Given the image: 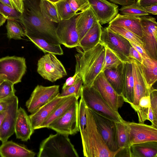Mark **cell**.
Returning <instances> with one entry per match:
<instances>
[{"instance_id": "1", "label": "cell", "mask_w": 157, "mask_h": 157, "mask_svg": "<svg viewBox=\"0 0 157 157\" xmlns=\"http://www.w3.org/2000/svg\"><path fill=\"white\" fill-rule=\"evenodd\" d=\"M24 11L20 21L25 36L43 39L50 43L61 44L54 22L46 19L39 7L40 0H23Z\"/></svg>"}, {"instance_id": "2", "label": "cell", "mask_w": 157, "mask_h": 157, "mask_svg": "<svg viewBox=\"0 0 157 157\" xmlns=\"http://www.w3.org/2000/svg\"><path fill=\"white\" fill-rule=\"evenodd\" d=\"M105 47L100 42L94 48L85 52L78 51L75 73L82 80L83 85L91 86L102 71L105 55Z\"/></svg>"}, {"instance_id": "3", "label": "cell", "mask_w": 157, "mask_h": 157, "mask_svg": "<svg viewBox=\"0 0 157 157\" xmlns=\"http://www.w3.org/2000/svg\"><path fill=\"white\" fill-rule=\"evenodd\" d=\"M86 125L81 136L84 156L86 157H115L124 149L110 151L96 126L90 109L86 106Z\"/></svg>"}, {"instance_id": "4", "label": "cell", "mask_w": 157, "mask_h": 157, "mask_svg": "<svg viewBox=\"0 0 157 157\" xmlns=\"http://www.w3.org/2000/svg\"><path fill=\"white\" fill-rule=\"evenodd\" d=\"M38 157H78L68 135L51 134L41 143Z\"/></svg>"}, {"instance_id": "5", "label": "cell", "mask_w": 157, "mask_h": 157, "mask_svg": "<svg viewBox=\"0 0 157 157\" xmlns=\"http://www.w3.org/2000/svg\"><path fill=\"white\" fill-rule=\"evenodd\" d=\"M80 97L88 108L103 113L115 122L124 120L118 111L113 110L109 106L93 86L83 85Z\"/></svg>"}, {"instance_id": "6", "label": "cell", "mask_w": 157, "mask_h": 157, "mask_svg": "<svg viewBox=\"0 0 157 157\" xmlns=\"http://www.w3.org/2000/svg\"><path fill=\"white\" fill-rule=\"evenodd\" d=\"M100 42L115 54L123 63L131 62L129 50L132 46L129 41L108 27L102 28Z\"/></svg>"}, {"instance_id": "7", "label": "cell", "mask_w": 157, "mask_h": 157, "mask_svg": "<svg viewBox=\"0 0 157 157\" xmlns=\"http://www.w3.org/2000/svg\"><path fill=\"white\" fill-rule=\"evenodd\" d=\"M37 72L44 78L54 82L67 75L66 69L55 55L47 53L37 63Z\"/></svg>"}, {"instance_id": "8", "label": "cell", "mask_w": 157, "mask_h": 157, "mask_svg": "<svg viewBox=\"0 0 157 157\" xmlns=\"http://www.w3.org/2000/svg\"><path fill=\"white\" fill-rule=\"evenodd\" d=\"M79 103L75 102L63 115L52 122L47 128L57 132L72 135L79 131L78 123Z\"/></svg>"}, {"instance_id": "9", "label": "cell", "mask_w": 157, "mask_h": 157, "mask_svg": "<svg viewBox=\"0 0 157 157\" xmlns=\"http://www.w3.org/2000/svg\"><path fill=\"white\" fill-rule=\"evenodd\" d=\"M23 57L7 56L0 58V75L6 76V80L14 84L21 82L26 71Z\"/></svg>"}, {"instance_id": "10", "label": "cell", "mask_w": 157, "mask_h": 157, "mask_svg": "<svg viewBox=\"0 0 157 157\" xmlns=\"http://www.w3.org/2000/svg\"><path fill=\"white\" fill-rule=\"evenodd\" d=\"M90 109L97 128L109 149L113 151L119 150L120 148L117 142L115 121L101 113Z\"/></svg>"}, {"instance_id": "11", "label": "cell", "mask_w": 157, "mask_h": 157, "mask_svg": "<svg viewBox=\"0 0 157 157\" xmlns=\"http://www.w3.org/2000/svg\"><path fill=\"white\" fill-rule=\"evenodd\" d=\"M59 86H45L38 85L32 92L25 105L28 111L32 113L50 101L59 94Z\"/></svg>"}, {"instance_id": "12", "label": "cell", "mask_w": 157, "mask_h": 157, "mask_svg": "<svg viewBox=\"0 0 157 157\" xmlns=\"http://www.w3.org/2000/svg\"><path fill=\"white\" fill-rule=\"evenodd\" d=\"M144 48L150 57L157 60V23L151 16L140 17Z\"/></svg>"}, {"instance_id": "13", "label": "cell", "mask_w": 157, "mask_h": 157, "mask_svg": "<svg viewBox=\"0 0 157 157\" xmlns=\"http://www.w3.org/2000/svg\"><path fill=\"white\" fill-rule=\"evenodd\" d=\"M102 98L113 110L118 111L124 102L122 97L119 95L106 80L103 71L95 78L93 85Z\"/></svg>"}, {"instance_id": "14", "label": "cell", "mask_w": 157, "mask_h": 157, "mask_svg": "<svg viewBox=\"0 0 157 157\" xmlns=\"http://www.w3.org/2000/svg\"><path fill=\"white\" fill-rule=\"evenodd\" d=\"M76 16L69 20H61L56 27V34L61 44L68 48L76 47L79 44V36L75 23Z\"/></svg>"}, {"instance_id": "15", "label": "cell", "mask_w": 157, "mask_h": 157, "mask_svg": "<svg viewBox=\"0 0 157 157\" xmlns=\"http://www.w3.org/2000/svg\"><path fill=\"white\" fill-rule=\"evenodd\" d=\"M132 72L134 79V98L131 106H137L143 97L149 95L150 89L144 76L141 63L136 60L131 59Z\"/></svg>"}, {"instance_id": "16", "label": "cell", "mask_w": 157, "mask_h": 157, "mask_svg": "<svg viewBox=\"0 0 157 157\" xmlns=\"http://www.w3.org/2000/svg\"><path fill=\"white\" fill-rule=\"evenodd\" d=\"M128 123L131 146L148 141H157V128L144 123L128 121Z\"/></svg>"}, {"instance_id": "17", "label": "cell", "mask_w": 157, "mask_h": 157, "mask_svg": "<svg viewBox=\"0 0 157 157\" xmlns=\"http://www.w3.org/2000/svg\"><path fill=\"white\" fill-rule=\"evenodd\" d=\"M97 19L101 25L110 22L118 13V6L107 0H88Z\"/></svg>"}, {"instance_id": "18", "label": "cell", "mask_w": 157, "mask_h": 157, "mask_svg": "<svg viewBox=\"0 0 157 157\" xmlns=\"http://www.w3.org/2000/svg\"><path fill=\"white\" fill-rule=\"evenodd\" d=\"M18 105V99L15 95L8 106L6 114L3 119L0 130V140L2 143L8 140L14 133Z\"/></svg>"}, {"instance_id": "19", "label": "cell", "mask_w": 157, "mask_h": 157, "mask_svg": "<svg viewBox=\"0 0 157 157\" xmlns=\"http://www.w3.org/2000/svg\"><path fill=\"white\" fill-rule=\"evenodd\" d=\"M69 96L60 97L58 95L36 111L31 113L29 117L33 129L34 130L39 129L42 123L54 110L67 99Z\"/></svg>"}, {"instance_id": "20", "label": "cell", "mask_w": 157, "mask_h": 157, "mask_svg": "<svg viewBox=\"0 0 157 157\" xmlns=\"http://www.w3.org/2000/svg\"><path fill=\"white\" fill-rule=\"evenodd\" d=\"M29 116L21 107L18 109L14 128L16 138L24 141L30 139L34 132Z\"/></svg>"}, {"instance_id": "21", "label": "cell", "mask_w": 157, "mask_h": 157, "mask_svg": "<svg viewBox=\"0 0 157 157\" xmlns=\"http://www.w3.org/2000/svg\"><path fill=\"white\" fill-rule=\"evenodd\" d=\"M121 96L124 102L132 103L134 98V79L131 62L123 63Z\"/></svg>"}, {"instance_id": "22", "label": "cell", "mask_w": 157, "mask_h": 157, "mask_svg": "<svg viewBox=\"0 0 157 157\" xmlns=\"http://www.w3.org/2000/svg\"><path fill=\"white\" fill-rule=\"evenodd\" d=\"M102 28L98 21L95 23L79 41L77 51L85 52L96 46L100 42Z\"/></svg>"}, {"instance_id": "23", "label": "cell", "mask_w": 157, "mask_h": 157, "mask_svg": "<svg viewBox=\"0 0 157 157\" xmlns=\"http://www.w3.org/2000/svg\"><path fill=\"white\" fill-rule=\"evenodd\" d=\"M36 155L24 145L12 140H7L0 146V156L2 157H34Z\"/></svg>"}, {"instance_id": "24", "label": "cell", "mask_w": 157, "mask_h": 157, "mask_svg": "<svg viewBox=\"0 0 157 157\" xmlns=\"http://www.w3.org/2000/svg\"><path fill=\"white\" fill-rule=\"evenodd\" d=\"M140 20V17L118 13L109 24L125 28L142 38Z\"/></svg>"}, {"instance_id": "25", "label": "cell", "mask_w": 157, "mask_h": 157, "mask_svg": "<svg viewBox=\"0 0 157 157\" xmlns=\"http://www.w3.org/2000/svg\"><path fill=\"white\" fill-rule=\"evenodd\" d=\"M98 21L90 6L76 16L75 26L79 36V41L89 29Z\"/></svg>"}, {"instance_id": "26", "label": "cell", "mask_w": 157, "mask_h": 157, "mask_svg": "<svg viewBox=\"0 0 157 157\" xmlns=\"http://www.w3.org/2000/svg\"><path fill=\"white\" fill-rule=\"evenodd\" d=\"M130 157H156L157 141H150L131 145L128 148Z\"/></svg>"}, {"instance_id": "27", "label": "cell", "mask_w": 157, "mask_h": 157, "mask_svg": "<svg viewBox=\"0 0 157 157\" xmlns=\"http://www.w3.org/2000/svg\"><path fill=\"white\" fill-rule=\"evenodd\" d=\"M78 98L75 94L69 96L67 98L59 105L52 112L49 116L43 122L40 128H47L48 125L53 121L59 118L69 109Z\"/></svg>"}, {"instance_id": "28", "label": "cell", "mask_w": 157, "mask_h": 157, "mask_svg": "<svg viewBox=\"0 0 157 157\" xmlns=\"http://www.w3.org/2000/svg\"><path fill=\"white\" fill-rule=\"evenodd\" d=\"M123 63L117 67L107 69L103 71L108 82L116 92L121 96L122 86Z\"/></svg>"}, {"instance_id": "29", "label": "cell", "mask_w": 157, "mask_h": 157, "mask_svg": "<svg viewBox=\"0 0 157 157\" xmlns=\"http://www.w3.org/2000/svg\"><path fill=\"white\" fill-rule=\"evenodd\" d=\"M117 144L119 148L127 149L131 146L129 141V128L128 121L124 120L115 122Z\"/></svg>"}, {"instance_id": "30", "label": "cell", "mask_w": 157, "mask_h": 157, "mask_svg": "<svg viewBox=\"0 0 157 157\" xmlns=\"http://www.w3.org/2000/svg\"><path fill=\"white\" fill-rule=\"evenodd\" d=\"M141 64L147 83L151 88L157 80V60L151 58L143 59Z\"/></svg>"}, {"instance_id": "31", "label": "cell", "mask_w": 157, "mask_h": 157, "mask_svg": "<svg viewBox=\"0 0 157 157\" xmlns=\"http://www.w3.org/2000/svg\"><path fill=\"white\" fill-rule=\"evenodd\" d=\"M27 37L38 48L44 53L62 55L63 51L60 44L48 42L43 39L28 36Z\"/></svg>"}, {"instance_id": "32", "label": "cell", "mask_w": 157, "mask_h": 157, "mask_svg": "<svg viewBox=\"0 0 157 157\" xmlns=\"http://www.w3.org/2000/svg\"><path fill=\"white\" fill-rule=\"evenodd\" d=\"M39 5L41 13L46 19L57 23L61 21L54 3L48 0H40Z\"/></svg>"}, {"instance_id": "33", "label": "cell", "mask_w": 157, "mask_h": 157, "mask_svg": "<svg viewBox=\"0 0 157 157\" xmlns=\"http://www.w3.org/2000/svg\"><path fill=\"white\" fill-rule=\"evenodd\" d=\"M108 28L125 38L130 42L144 46V44L142 38L129 30L123 27L109 25Z\"/></svg>"}, {"instance_id": "34", "label": "cell", "mask_w": 157, "mask_h": 157, "mask_svg": "<svg viewBox=\"0 0 157 157\" xmlns=\"http://www.w3.org/2000/svg\"><path fill=\"white\" fill-rule=\"evenodd\" d=\"M7 37L9 39L20 40L25 36L24 31L15 20H8L6 25Z\"/></svg>"}, {"instance_id": "35", "label": "cell", "mask_w": 157, "mask_h": 157, "mask_svg": "<svg viewBox=\"0 0 157 157\" xmlns=\"http://www.w3.org/2000/svg\"><path fill=\"white\" fill-rule=\"evenodd\" d=\"M55 4L61 20H69L77 15L71 9L68 0H61Z\"/></svg>"}, {"instance_id": "36", "label": "cell", "mask_w": 157, "mask_h": 157, "mask_svg": "<svg viewBox=\"0 0 157 157\" xmlns=\"http://www.w3.org/2000/svg\"><path fill=\"white\" fill-rule=\"evenodd\" d=\"M119 10L123 14L136 17H140L149 14L143 7L138 6L136 2L129 5L122 6Z\"/></svg>"}, {"instance_id": "37", "label": "cell", "mask_w": 157, "mask_h": 157, "mask_svg": "<svg viewBox=\"0 0 157 157\" xmlns=\"http://www.w3.org/2000/svg\"><path fill=\"white\" fill-rule=\"evenodd\" d=\"M105 47V55L102 71L107 69L117 67L123 63L115 54L108 48Z\"/></svg>"}, {"instance_id": "38", "label": "cell", "mask_w": 157, "mask_h": 157, "mask_svg": "<svg viewBox=\"0 0 157 157\" xmlns=\"http://www.w3.org/2000/svg\"><path fill=\"white\" fill-rule=\"evenodd\" d=\"M0 14L6 20L20 21L21 13L16 10L0 2Z\"/></svg>"}, {"instance_id": "39", "label": "cell", "mask_w": 157, "mask_h": 157, "mask_svg": "<svg viewBox=\"0 0 157 157\" xmlns=\"http://www.w3.org/2000/svg\"><path fill=\"white\" fill-rule=\"evenodd\" d=\"M86 105L81 98L78 104V123L81 136L83 134L86 125Z\"/></svg>"}, {"instance_id": "40", "label": "cell", "mask_w": 157, "mask_h": 157, "mask_svg": "<svg viewBox=\"0 0 157 157\" xmlns=\"http://www.w3.org/2000/svg\"><path fill=\"white\" fill-rule=\"evenodd\" d=\"M14 84L5 80L0 85V100L11 98L15 96L16 90Z\"/></svg>"}, {"instance_id": "41", "label": "cell", "mask_w": 157, "mask_h": 157, "mask_svg": "<svg viewBox=\"0 0 157 157\" xmlns=\"http://www.w3.org/2000/svg\"><path fill=\"white\" fill-rule=\"evenodd\" d=\"M83 85L82 80L81 79L74 85L62 89L61 93L59 94L58 96L63 97L75 94L78 99L81 96Z\"/></svg>"}, {"instance_id": "42", "label": "cell", "mask_w": 157, "mask_h": 157, "mask_svg": "<svg viewBox=\"0 0 157 157\" xmlns=\"http://www.w3.org/2000/svg\"><path fill=\"white\" fill-rule=\"evenodd\" d=\"M72 10L77 14L82 12L90 6L88 0H68Z\"/></svg>"}, {"instance_id": "43", "label": "cell", "mask_w": 157, "mask_h": 157, "mask_svg": "<svg viewBox=\"0 0 157 157\" xmlns=\"http://www.w3.org/2000/svg\"><path fill=\"white\" fill-rule=\"evenodd\" d=\"M149 96L151 107L154 113L157 115V90L152 86L150 89Z\"/></svg>"}, {"instance_id": "44", "label": "cell", "mask_w": 157, "mask_h": 157, "mask_svg": "<svg viewBox=\"0 0 157 157\" xmlns=\"http://www.w3.org/2000/svg\"><path fill=\"white\" fill-rule=\"evenodd\" d=\"M81 79V78L78 74L75 73L73 76L70 77L66 79L65 83L63 85L62 89L74 85Z\"/></svg>"}, {"instance_id": "45", "label": "cell", "mask_w": 157, "mask_h": 157, "mask_svg": "<svg viewBox=\"0 0 157 157\" xmlns=\"http://www.w3.org/2000/svg\"><path fill=\"white\" fill-rule=\"evenodd\" d=\"M129 58L135 59L141 63L143 58L138 52L132 46H131L129 50Z\"/></svg>"}, {"instance_id": "46", "label": "cell", "mask_w": 157, "mask_h": 157, "mask_svg": "<svg viewBox=\"0 0 157 157\" xmlns=\"http://www.w3.org/2000/svg\"><path fill=\"white\" fill-rule=\"evenodd\" d=\"M130 43L131 46L133 47L140 54L143 59L151 58L144 49L143 46L132 42H130Z\"/></svg>"}, {"instance_id": "47", "label": "cell", "mask_w": 157, "mask_h": 157, "mask_svg": "<svg viewBox=\"0 0 157 157\" xmlns=\"http://www.w3.org/2000/svg\"><path fill=\"white\" fill-rule=\"evenodd\" d=\"M140 107L148 108L151 107L150 99L149 95L142 97L140 99L139 105Z\"/></svg>"}, {"instance_id": "48", "label": "cell", "mask_w": 157, "mask_h": 157, "mask_svg": "<svg viewBox=\"0 0 157 157\" xmlns=\"http://www.w3.org/2000/svg\"><path fill=\"white\" fill-rule=\"evenodd\" d=\"M14 96L0 100V113L7 110L10 103Z\"/></svg>"}, {"instance_id": "49", "label": "cell", "mask_w": 157, "mask_h": 157, "mask_svg": "<svg viewBox=\"0 0 157 157\" xmlns=\"http://www.w3.org/2000/svg\"><path fill=\"white\" fill-rule=\"evenodd\" d=\"M16 10L21 13L24 11V3L23 0H10Z\"/></svg>"}, {"instance_id": "50", "label": "cell", "mask_w": 157, "mask_h": 157, "mask_svg": "<svg viewBox=\"0 0 157 157\" xmlns=\"http://www.w3.org/2000/svg\"><path fill=\"white\" fill-rule=\"evenodd\" d=\"M136 2L138 6L144 7L157 4V0H137Z\"/></svg>"}, {"instance_id": "51", "label": "cell", "mask_w": 157, "mask_h": 157, "mask_svg": "<svg viewBox=\"0 0 157 157\" xmlns=\"http://www.w3.org/2000/svg\"><path fill=\"white\" fill-rule=\"evenodd\" d=\"M113 3L118 4L122 6L131 5L136 2L137 0H109Z\"/></svg>"}, {"instance_id": "52", "label": "cell", "mask_w": 157, "mask_h": 157, "mask_svg": "<svg viewBox=\"0 0 157 157\" xmlns=\"http://www.w3.org/2000/svg\"><path fill=\"white\" fill-rule=\"evenodd\" d=\"M145 10L149 14H157V4L143 7Z\"/></svg>"}, {"instance_id": "53", "label": "cell", "mask_w": 157, "mask_h": 157, "mask_svg": "<svg viewBox=\"0 0 157 157\" xmlns=\"http://www.w3.org/2000/svg\"><path fill=\"white\" fill-rule=\"evenodd\" d=\"M0 2L15 9L10 0H0Z\"/></svg>"}, {"instance_id": "54", "label": "cell", "mask_w": 157, "mask_h": 157, "mask_svg": "<svg viewBox=\"0 0 157 157\" xmlns=\"http://www.w3.org/2000/svg\"><path fill=\"white\" fill-rule=\"evenodd\" d=\"M7 111L0 113V130L3 119L6 114Z\"/></svg>"}, {"instance_id": "55", "label": "cell", "mask_w": 157, "mask_h": 157, "mask_svg": "<svg viewBox=\"0 0 157 157\" xmlns=\"http://www.w3.org/2000/svg\"><path fill=\"white\" fill-rule=\"evenodd\" d=\"M6 19L0 14V27L2 25L5 23Z\"/></svg>"}, {"instance_id": "56", "label": "cell", "mask_w": 157, "mask_h": 157, "mask_svg": "<svg viewBox=\"0 0 157 157\" xmlns=\"http://www.w3.org/2000/svg\"><path fill=\"white\" fill-rule=\"evenodd\" d=\"M6 80V76L4 75H0V85L5 80Z\"/></svg>"}, {"instance_id": "57", "label": "cell", "mask_w": 157, "mask_h": 157, "mask_svg": "<svg viewBox=\"0 0 157 157\" xmlns=\"http://www.w3.org/2000/svg\"><path fill=\"white\" fill-rule=\"evenodd\" d=\"M49 1H50L54 3H55L56 2H58V1H60L61 0H48Z\"/></svg>"}]
</instances>
